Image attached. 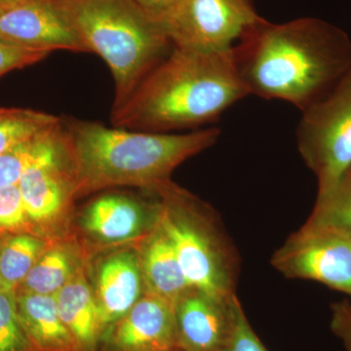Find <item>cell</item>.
Wrapping results in <instances>:
<instances>
[{"mask_svg":"<svg viewBox=\"0 0 351 351\" xmlns=\"http://www.w3.org/2000/svg\"><path fill=\"white\" fill-rule=\"evenodd\" d=\"M93 290L105 331L145 293L138 249H121L104 258L97 267Z\"/></svg>","mask_w":351,"mask_h":351,"instance_id":"cell-14","label":"cell"},{"mask_svg":"<svg viewBox=\"0 0 351 351\" xmlns=\"http://www.w3.org/2000/svg\"><path fill=\"white\" fill-rule=\"evenodd\" d=\"M271 263L287 278L315 281L351 297V237L346 233L306 221Z\"/></svg>","mask_w":351,"mask_h":351,"instance_id":"cell-8","label":"cell"},{"mask_svg":"<svg viewBox=\"0 0 351 351\" xmlns=\"http://www.w3.org/2000/svg\"><path fill=\"white\" fill-rule=\"evenodd\" d=\"M61 119L31 108H0V154L48 130Z\"/></svg>","mask_w":351,"mask_h":351,"instance_id":"cell-21","label":"cell"},{"mask_svg":"<svg viewBox=\"0 0 351 351\" xmlns=\"http://www.w3.org/2000/svg\"><path fill=\"white\" fill-rule=\"evenodd\" d=\"M3 290V287H2L1 279H0V291Z\"/></svg>","mask_w":351,"mask_h":351,"instance_id":"cell-30","label":"cell"},{"mask_svg":"<svg viewBox=\"0 0 351 351\" xmlns=\"http://www.w3.org/2000/svg\"><path fill=\"white\" fill-rule=\"evenodd\" d=\"M76 198L115 186L158 193L172 184L178 166L213 147L216 127L191 133H156L63 119Z\"/></svg>","mask_w":351,"mask_h":351,"instance_id":"cell-3","label":"cell"},{"mask_svg":"<svg viewBox=\"0 0 351 351\" xmlns=\"http://www.w3.org/2000/svg\"><path fill=\"white\" fill-rule=\"evenodd\" d=\"M138 244L145 293L175 306L193 289L182 274L173 245L159 221L156 228Z\"/></svg>","mask_w":351,"mask_h":351,"instance_id":"cell-15","label":"cell"},{"mask_svg":"<svg viewBox=\"0 0 351 351\" xmlns=\"http://www.w3.org/2000/svg\"><path fill=\"white\" fill-rule=\"evenodd\" d=\"M18 186L34 234L58 240L54 233L68 219L76 198L66 133L61 147L32 165Z\"/></svg>","mask_w":351,"mask_h":351,"instance_id":"cell-9","label":"cell"},{"mask_svg":"<svg viewBox=\"0 0 351 351\" xmlns=\"http://www.w3.org/2000/svg\"><path fill=\"white\" fill-rule=\"evenodd\" d=\"M160 204L147 205L123 195H107L92 201L82 215L80 226L100 244L140 242L156 228Z\"/></svg>","mask_w":351,"mask_h":351,"instance_id":"cell-12","label":"cell"},{"mask_svg":"<svg viewBox=\"0 0 351 351\" xmlns=\"http://www.w3.org/2000/svg\"><path fill=\"white\" fill-rule=\"evenodd\" d=\"M180 351H181V350H180Z\"/></svg>","mask_w":351,"mask_h":351,"instance_id":"cell-31","label":"cell"},{"mask_svg":"<svg viewBox=\"0 0 351 351\" xmlns=\"http://www.w3.org/2000/svg\"><path fill=\"white\" fill-rule=\"evenodd\" d=\"M295 137L302 158L317 179V195L327 193L351 168V71L302 110Z\"/></svg>","mask_w":351,"mask_h":351,"instance_id":"cell-6","label":"cell"},{"mask_svg":"<svg viewBox=\"0 0 351 351\" xmlns=\"http://www.w3.org/2000/svg\"><path fill=\"white\" fill-rule=\"evenodd\" d=\"M307 223L334 228L351 237V168L327 193L317 195Z\"/></svg>","mask_w":351,"mask_h":351,"instance_id":"cell-22","label":"cell"},{"mask_svg":"<svg viewBox=\"0 0 351 351\" xmlns=\"http://www.w3.org/2000/svg\"><path fill=\"white\" fill-rule=\"evenodd\" d=\"M89 53L100 56L114 82L112 110L123 105L172 43L162 29L124 0H55Z\"/></svg>","mask_w":351,"mask_h":351,"instance_id":"cell-4","label":"cell"},{"mask_svg":"<svg viewBox=\"0 0 351 351\" xmlns=\"http://www.w3.org/2000/svg\"><path fill=\"white\" fill-rule=\"evenodd\" d=\"M97 351H180L175 306L145 293L128 313L106 328Z\"/></svg>","mask_w":351,"mask_h":351,"instance_id":"cell-11","label":"cell"},{"mask_svg":"<svg viewBox=\"0 0 351 351\" xmlns=\"http://www.w3.org/2000/svg\"><path fill=\"white\" fill-rule=\"evenodd\" d=\"M331 309V331L343 341L346 351H351V302L348 300L335 302Z\"/></svg>","mask_w":351,"mask_h":351,"instance_id":"cell-27","label":"cell"},{"mask_svg":"<svg viewBox=\"0 0 351 351\" xmlns=\"http://www.w3.org/2000/svg\"><path fill=\"white\" fill-rule=\"evenodd\" d=\"M218 351H269L254 332L237 298L233 308V322L230 336Z\"/></svg>","mask_w":351,"mask_h":351,"instance_id":"cell-25","label":"cell"},{"mask_svg":"<svg viewBox=\"0 0 351 351\" xmlns=\"http://www.w3.org/2000/svg\"><path fill=\"white\" fill-rule=\"evenodd\" d=\"M58 313L82 351H97L104 332L93 286L84 265L54 295Z\"/></svg>","mask_w":351,"mask_h":351,"instance_id":"cell-16","label":"cell"},{"mask_svg":"<svg viewBox=\"0 0 351 351\" xmlns=\"http://www.w3.org/2000/svg\"><path fill=\"white\" fill-rule=\"evenodd\" d=\"M0 351H32L21 323L16 291H0Z\"/></svg>","mask_w":351,"mask_h":351,"instance_id":"cell-23","label":"cell"},{"mask_svg":"<svg viewBox=\"0 0 351 351\" xmlns=\"http://www.w3.org/2000/svg\"><path fill=\"white\" fill-rule=\"evenodd\" d=\"M249 95L311 107L351 71V38L338 25L304 17L262 18L233 48Z\"/></svg>","mask_w":351,"mask_h":351,"instance_id":"cell-1","label":"cell"},{"mask_svg":"<svg viewBox=\"0 0 351 351\" xmlns=\"http://www.w3.org/2000/svg\"><path fill=\"white\" fill-rule=\"evenodd\" d=\"M53 241L32 233H18L0 239V279L3 290L17 292Z\"/></svg>","mask_w":351,"mask_h":351,"instance_id":"cell-20","label":"cell"},{"mask_svg":"<svg viewBox=\"0 0 351 351\" xmlns=\"http://www.w3.org/2000/svg\"><path fill=\"white\" fill-rule=\"evenodd\" d=\"M18 233H32L19 186L0 189V239Z\"/></svg>","mask_w":351,"mask_h":351,"instance_id":"cell-24","label":"cell"},{"mask_svg":"<svg viewBox=\"0 0 351 351\" xmlns=\"http://www.w3.org/2000/svg\"><path fill=\"white\" fill-rule=\"evenodd\" d=\"M253 0H178L157 21L173 47L232 50L262 19Z\"/></svg>","mask_w":351,"mask_h":351,"instance_id":"cell-7","label":"cell"},{"mask_svg":"<svg viewBox=\"0 0 351 351\" xmlns=\"http://www.w3.org/2000/svg\"><path fill=\"white\" fill-rule=\"evenodd\" d=\"M64 141L63 119L56 125L0 154V189L18 186L32 165L57 151Z\"/></svg>","mask_w":351,"mask_h":351,"instance_id":"cell-19","label":"cell"},{"mask_svg":"<svg viewBox=\"0 0 351 351\" xmlns=\"http://www.w3.org/2000/svg\"><path fill=\"white\" fill-rule=\"evenodd\" d=\"M247 96L233 49L173 47L128 100L112 110V124L156 133L197 128L217 121Z\"/></svg>","mask_w":351,"mask_h":351,"instance_id":"cell-2","label":"cell"},{"mask_svg":"<svg viewBox=\"0 0 351 351\" xmlns=\"http://www.w3.org/2000/svg\"><path fill=\"white\" fill-rule=\"evenodd\" d=\"M16 293L21 323L32 351H82L60 317L54 295Z\"/></svg>","mask_w":351,"mask_h":351,"instance_id":"cell-17","label":"cell"},{"mask_svg":"<svg viewBox=\"0 0 351 351\" xmlns=\"http://www.w3.org/2000/svg\"><path fill=\"white\" fill-rule=\"evenodd\" d=\"M20 0H0V14L4 12L6 9L10 8L11 6L15 5Z\"/></svg>","mask_w":351,"mask_h":351,"instance_id":"cell-29","label":"cell"},{"mask_svg":"<svg viewBox=\"0 0 351 351\" xmlns=\"http://www.w3.org/2000/svg\"><path fill=\"white\" fill-rule=\"evenodd\" d=\"M149 19L156 23L174 5L178 0H124Z\"/></svg>","mask_w":351,"mask_h":351,"instance_id":"cell-28","label":"cell"},{"mask_svg":"<svg viewBox=\"0 0 351 351\" xmlns=\"http://www.w3.org/2000/svg\"><path fill=\"white\" fill-rule=\"evenodd\" d=\"M156 195L161 198L159 223L189 285L218 301H230L235 295L234 258L210 212L174 182Z\"/></svg>","mask_w":351,"mask_h":351,"instance_id":"cell-5","label":"cell"},{"mask_svg":"<svg viewBox=\"0 0 351 351\" xmlns=\"http://www.w3.org/2000/svg\"><path fill=\"white\" fill-rule=\"evenodd\" d=\"M82 265L73 248L55 240L39 258L17 292L54 295Z\"/></svg>","mask_w":351,"mask_h":351,"instance_id":"cell-18","label":"cell"},{"mask_svg":"<svg viewBox=\"0 0 351 351\" xmlns=\"http://www.w3.org/2000/svg\"><path fill=\"white\" fill-rule=\"evenodd\" d=\"M235 300L218 301L195 290L182 298L175 306L180 350L218 351L230 336Z\"/></svg>","mask_w":351,"mask_h":351,"instance_id":"cell-13","label":"cell"},{"mask_svg":"<svg viewBox=\"0 0 351 351\" xmlns=\"http://www.w3.org/2000/svg\"><path fill=\"white\" fill-rule=\"evenodd\" d=\"M0 39L27 49L89 53L55 0H20L0 14Z\"/></svg>","mask_w":351,"mask_h":351,"instance_id":"cell-10","label":"cell"},{"mask_svg":"<svg viewBox=\"0 0 351 351\" xmlns=\"http://www.w3.org/2000/svg\"><path fill=\"white\" fill-rule=\"evenodd\" d=\"M50 54L46 51L20 47L0 39V76L39 63Z\"/></svg>","mask_w":351,"mask_h":351,"instance_id":"cell-26","label":"cell"}]
</instances>
